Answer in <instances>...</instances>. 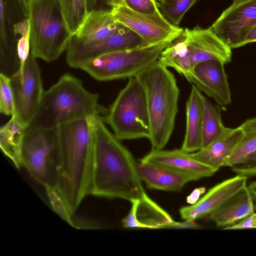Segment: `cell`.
<instances>
[{
    "label": "cell",
    "mask_w": 256,
    "mask_h": 256,
    "mask_svg": "<svg viewBox=\"0 0 256 256\" xmlns=\"http://www.w3.org/2000/svg\"><path fill=\"white\" fill-rule=\"evenodd\" d=\"M144 47L140 36L129 28L120 24L106 38L80 44L70 42L66 50V62L72 68H81L86 63L109 54Z\"/></svg>",
    "instance_id": "10"
},
{
    "label": "cell",
    "mask_w": 256,
    "mask_h": 256,
    "mask_svg": "<svg viewBox=\"0 0 256 256\" xmlns=\"http://www.w3.org/2000/svg\"><path fill=\"white\" fill-rule=\"evenodd\" d=\"M182 36L184 42V62L189 71L192 72L198 64L207 60H218L224 64L230 62L232 48L211 27L186 28Z\"/></svg>",
    "instance_id": "12"
},
{
    "label": "cell",
    "mask_w": 256,
    "mask_h": 256,
    "mask_svg": "<svg viewBox=\"0 0 256 256\" xmlns=\"http://www.w3.org/2000/svg\"><path fill=\"white\" fill-rule=\"evenodd\" d=\"M99 95L88 91L70 74L44 92L38 108L26 128L50 132L60 126L100 114Z\"/></svg>",
    "instance_id": "3"
},
{
    "label": "cell",
    "mask_w": 256,
    "mask_h": 256,
    "mask_svg": "<svg viewBox=\"0 0 256 256\" xmlns=\"http://www.w3.org/2000/svg\"><path fill=\"white\" fill-rule=\"evenodd\" d=\"M14 116L0 130V146L2 152L18 168L22 166L21 150L25 132Z\"/></svg>",
    "instance_id": "23"
},
{
    "label": "cell",
    "mask_w": 256,
    "mask_h": 256,
    "mask_svg": "<svg viewBox=\"0 0 256 256\" xmlns=\"http://www.w3.org/2000/svg\"><path fill=\"white\" fill-rule=\"evenodd\" d=\"M10 79L14 100L12 116L26 128L36 113L44 92L36 58L30 52Z\"/></svg>",
    "instance_id": "8"
},
{
    "label": "cell",
    "mask_w": 256,
    "mask_h": 256,
    "mask_svg": "<svg viewBox=\"0 0 256 256\" xmlns=\"http://www.w3.org/2000/svg\"><path fill=\"white\" fill-rule=\"evenodd\" d=\"M44 187L47 196L53 210L62 219L71 226L76 228V224L72 218L69 209L60 192L56 188L50 185L45 184Z\"/></svg>",
    "instance_id": "28"
},
{
    "label": "cell",
    "mask_w": 256,
    "mask_h": 256,
    "mask_svg": "<svg viewBox=\"0 0 256 256\" xmlns=\"http://www.w3.org/2000/svg\"><path fill=\"white\" fill-rule=\"evenodd\" d=\"M202 92L192 84L186 104V128L181 149L188 153L202 148Z\"/></svg>",
    "instance_id": "21"
},
{
    "label": "cell",
    "mask_w": 256,
    "mask_h": 256,
    "mask_svg": "<svg viewBox=\"0 0 256 256\" xmlns=\"http://www.w3.org/2000/svg\"><path fill=\"white\" fill-rule=\"evenodd\" d=\"M240 126L244 132L243 136L224 166L230 168L256 150V116L246 120Z\"/></svg>",
    "instance_id": "25"
},
{
    "label": "cell",
    "mask_w": 256,
    "mask_h": 256,
    "mask_svg": "<svg viewBox=\"0 0 256 256\" xmlns=\"http://www.w3.org/2000/svg\"><path fill=\"white\" fill-rule=\"evenodd\" d=\"M138 168L140 178L147 187L156 190L179 192L186 184L200 180L189 174L140 162Z\"/></svg>",
    "instance_id": "18"
},
{
    "label": "cell",
    "mask_w": 256,
    "mask_h": 256,
    "mask_svg": "<svg viewBox=\"0 0 256 256\" xmlns=\"http://www.w3.org/2000/svg\"><path fill=\"white\" fill-rule=\"evenodd\" d=\"M103 119L120 140L148 138L150 127L146 97L137 77L128 78Z\"/></svg>",
    "instance_id": "6"
},
{
    "label": "cell",
    "mask_w": 256,
    "mask_h": 256,
    "mask_svg": "<svg viewBox=\"0 0 256 256\" xmlns=\"http://www.w3.org/2000/svg\"><path fill=\"white\" fill-rule=\"evenodd\" d=\"M28 18L31 54L47 62L58 59L66 50L72 36L59 0L29 1Z\"/></svg>",
    "instance_id": "5"
},
{
    "label": "cell",
    "mask_w": 256,
    "mask_h": 256,
    "mask_svg": "<svg viewBox=\"0 0 256 256\" xmlns=\"http://www.w3.org/2000/svg\"><path fill=\"white\" fill-rule=\"evenodd\" d=\"M254 42H256V26L251 30L248 34L246 40V44Z\"/></svg>",
    "instance_id": "37"
},
{
    "label": "cell",
    "mask_w": 256,
    "mask_h": 256,
    "mask_svg": "<svg viewBox=\"0 0 256 256\" xmlns=\"http://www.w3.org/2000/svg\"><path fill=\"white\" fill-rule=\"evenodd\" d=\"M243 134L240 126L232 128H227L218 138L191 154L196 160L218 171L224 166Z\"/></svg>",
    "instance_id": "19"
},
{
    "label": "cell",
    "mask_w": 256,
    "mask_h": 256,
    "mask_svg": "<svg viewBox=\"0 0 256 256\" xmlns=\"http://www.w3.org/2000/svg\"><path fill=\"white\" fill-rule=\"evenodd\" d=\"M246 229H256V212H254L242 220L229 227L226 230Z\"/></svg>",
    "instance_id": "34"
},
{
    "label": "cell",
    "mask_w": 256,
    "mask_h": 256,
    "mask_svg": "<svg viewBox=\"0 0 256 256\" xmlns=\"http://www.w3.org/2000/svg\"><path fill=\"white\" fill-rule=\"evenodd\" d=\"M123 6L144 14H154L160 12L154 0H124Z\"/></svg>",
    "instance_id": "31"
},
{
    "label": "cell",
    "mask_w": 256,
    "mask_h": 256,
    "mask_svg": "<svg viewBox=\"0 0 256 256\" xmlns=\"http://www.w3.org/2000/svg\"><path fill=\"white\" fill-rule=\"evenodd\" d=\"M248 186L254 200L256 202V181L251 182Z\"/></svg>",
    "instance_id": "38"
},
{
    "label": "cell",
    "mask_w": 256,
    "mask_h": 256,
    "mask_svg": "<svg viewBox=\"0 0 256 256\" xmlns=\"http://www.w3.org/2000/svg\"><path fill=\"white\" fill-rule=\"evenodd\" d=\"M233 0L234 3H236V2H242L244 0Z\"/></svg>",
    "instance_id": "40"
},
{
    "label": "cell",
    "mask_w": 256,
    "mask_h": 256,
    "mask_svg": "<svg viewBox=\"0 0 256 256\" xmlns=\"http://www.w3.org/2000/svg\"><path fill=\"white\" fill-rule=\"evenodd\" d=\"M172 42L106 54L86 63L80 69L99 81L135 77L156 62Z\"/></svg>",
    "instance_id": "7"
},
{
    "label": "cell",
    "mask_w": 256,
    "mask_h": 256,
    "mask_svg": "<svg viewBox=\"0 0 256 256\" xmlns=\"http://www.w3.org/2000/svg\"><path fill=\"white\" fill-rule=\"evenodd\" d=\"M118 26L112 10L90 12L82 26L72 36L70 42L86 44L102 40L112 34Z\"/></svg>",
    "instance_id": "22"
},
{
    "label": "cell",
    "mask_w": 256,
    "mask_h": 256,
    "mask_svg": "<svg viewBox=\"0 0 256 256\" xmlns=\"http://www.w3.org/2000/svg\"><path fill=\"white\" fill-rule=\"evenodd\" d=\"M62 14L72 34L82 26L87 16L86 0H59Z\"/></svg>",
    "instance_id": "26"
},
{
    "label": "cell",
    "mask_w": 256,
    "mask_h": 256,
    "mask_svg": "<svg viewBox=\"0 0 256 256\" xmlns=\"http://www.w3.org/2000/svg\"><path fill=\"white\" fill-rule=\"evenodd\" d=\"M22 20L28 18V0H0Z\"/></svg>",
    "instance_id": "32"
},
{
    "label": "cell",
    "mask_w": 256,
    "mask_h": 256,
    "mask_svg": "<svg viewBox=\"0 0 256 256\" xmlns=\"http://www.w3.org/2000/svg\"><path fill=\"white\" fill-rule=\"evenodd\" d=\"M254 212V200L246 186L208 216L218 227L228 228Z\"/></svg>",
    "instance_id": "20"
},
{
    "label": "cell",
    "mask_w": 256,
    "mask_h": 256,
    "mask_svg": "<svg viewBox=\"0 0 256 256\" xmlns=\"http://www.w3.org/2000/svg\"><path fill=\"white\" fill-rule=\"evenodd\" d=\"M156 0V1H158V0Z\"/></svg>",
    "instance_id": "42"
},
{
    "label": "cell",
    "mask_w": 256,
    "mask_h": 256,
    "mask_svg": "<svg viewBox=\"0 0 256 256\" xmlns=\"http://www.w3.org/2000/svg\"><path fill=\"white\" fill-rule=\"evenodd\" d=\"M113 7L124 5V0H112Z\"/></svg>",
    "instance_id": "39"
},
{
    "label": "cell",
    "mask_w": 256,
    "mask_h": 256,
    "mask_svg": "<svg viewBox=\"0 0 256 256\" xmlns=\"http://www.w3.org/2000/svg\"><path fill=\"white\" fill-rule=\"evenodd\" d=\"M200 226L194 220H184L182 222L174 221L169 228H193L196 229L200 228Z\"/></svg>",
    "instance_id": "35"
},
{
    "label": "cell",
    "mask_w": 256,
    "mask_h": 256,
    "mask_svg": "<svg viewBox=\"0 0 256 256\" xmlns=\"http://www.w3.org/2000/svg\"><path fill=\"white\" fill-rule=\"evenodd\" d=\"M231 168L236 174L250 178L256 176V150L246 156L242 162Z\"/></svg>",
    "instance_id": "30"
},
{
    "label": "cell",
    "mask_w": 256,
    "mask_h": 256,
    "mask_svg": "<svg viewBox=\"0 0 256 256\" xmlns=\"http://www.w3.org/2000/svg\"><path fill=\"white\" fill-rule=\"evenodd\" d=\"M199 0H160L156 6L172 24L178 26L185 14Z\"/></svg>",
    "instance_id": "27"
},
{
    "label": "cell",
    "mask_w": 256,
    "mask_h": 256,
    "mask_svg": "<svg viewBox=\"0 0 256 256\" xmlns=\"http://www.w3.org/2000/svg\"><path fill=\"white\" fill-rule=\"evenodd\" d=\"M50 132L25 129L21 150L22 166L36 181L56 188Z\"/></svg>",
    "instance_id": "11"
},
{
    "label": "cell",
    "mask_w": 256,
    "mask_h": 256,
    "mask_svg": "<svg viewBox=\"0 0 256 256\" xmlns=\"http://www.w3.org/2000/svg\"><path fill=\"white\" fill-rule=\"evenodd\" d=\"M205 192L204 188H196L191 194L187 198V202L190 204L196 203L200 198L201 194Z\"/></svg>",
    "instance_id": "36"
},
{
    "label": "cell",
    "mask_w": 256,
    "mask_h": 256,
    "mask_svg": "<svg viewBox=\"0 0 256 256\" xmlns=\"http://www.w3.org/2000/svg\"><path fill=\"white\" fill-rule=\"evenodd\" d=\"M50 134L56 188L73 216L90 195L93 142L88 118L62 124Z\"/></svg>",
    "instance_id": "2"
},
{
    "label": "cell",
    "mask_w": 256,
    "mask_h": 256,
    "mask_svg": "<svg viewBox=\"0 0 256 256\" xmlns=\"http://www.w3.org/2000/svg\"><path fill=\"white\" fill-rule=\"evenodd\" d=\"M88 14L96 12L112 10V0H86Z\"/></svg>",
    "instance_id": "33"
},
{
    "label": "cell",
    "mask_w": 256,
    "mask_h": 256,
    "mask_svg": "<svg viewBox=\"0 0 256 256\" xmlns=\"http://www.w3.org/2000/svg\"><path fill=\"white\" fill-rule=\"evenodd\" d=\"M224 64L218 60H210L196 64L188 80L212 98L220 107L232 102L231 92Z\"/></svg>",
    "instance_id": "14"
},
{
    "label": "cell",
    "mask_w": 256,
    "mask_h": 256,
    "mask_svg": "<svg viewBox=\"0 0 256 256\" xmlns=\"http://www.w3.org/2000/svg\"><path fill=\"white\" fill-rule=\"evenodd\" d=\"M256 26V0L232 3L210 26L232 48L246 44V38Z\"/></svg>",
    "instance_id": "13"
},
{
    "label": "cell",
    "mask_w": 256,
    "mask_h": 256,
    "mask_svg": "<svg viewBox=\"0 0 256 256\" xmlns=\"http://www.w3.org/2000/svg\"><path fill=\"white\" fill-rule=\"evenodd\" d=\"M31 0H28V2L29 1H31Z\"/></svg>",
    "instance_id": "41"
},
{
    "label": "cell",
    "mask_w": 256,
    "mask_h": 256,
    "mask_svg": "<svg viewBox=\"0 0 256 256\" xmlns=\"http://www.w3.org/2000/svg\"><path fill=\"white\" fill-rule=\"evenodd\" d=\"M201 97L202 104V148L220 136L227 128L222 122L220 106L214 105L202 94Z\"/></svg>",
    "instance_id": "24"
},
{
    "label": "cell",
    "mask_w": 256,
    "mask_h": 256,
    "mask_svg": "<svg viewBox=\"0 0 256 256\" xmlns=\"http://www.w3.org/2000/svg\"><path fill=\"white\" fill-rule=\"evenodd\" d=\"M88 120L93 142L90 195L130 202L142 198L146 194L132 153L110 131L100 114Z\"/></svg>",
    "instance_id": "1"
},
{
    "label": "cell",
    "mask_w": 256,
    "mask_h": 256,
    "mask_svg": "<svg viewBox=\"0 0 256 256\" xmlns=\"http://www.w3.org/2000/svg\"><path fill=\"white\" fill-rule=\"evenodd\" d=\"M115 20L129 28L141 38L144 46L174 41L182 34V28L172 24L161 14H144L119 6L112 10Z\"/></svg>",
    "instance_id": "9"
},
{
    "label": "cell",
    "mask_w": 256,
    "mask_h": 256,
    "mask_svg": "<svg viewBox=\"0 0 256 256\" xmlns=\"http://www.w3.org/2000/svg\"><path fill=\"white\" fill-rule=\"evenodd\" d=\"M14 100L10 78L0 74V111L6 116H12Z\"/></svg>",
    "instance_id": "29"
},
{
    "label": "cell",
    "mask_w": 256,
    "mask_h": 256,
    "mask_svg": "<svg viewBox=\"0 0 256 256\" xmlns=\"http://www.w3.org/2000/svg\"><path fill=\"white\" fill-rule=\"evenodd\" d=\"M247 180L246 176L236 174L216 184L196 203L182 207L180 210L182 218L196 220L208 216L246 186Z\"/></svg>",
    "instance_id": "15"
},
{
    "label": "cell",
    "mask_w": 256,
    "mask_h": 256,
    "mask_svg": "<svg viewBox=\"0 0 256 256\" xmlns=\"http://www.w3.org/2000/svg\"><path fill=\"white\" fill-rule=\"evenodd\" d=\"M130 202V210L122 220L124 228L152 229L169 228L174 221L147 194L141 199Z\"/></svg>",
    "instance_id": "17"
},
{
    "label": "cell",
    "mask_w": 256,
    "mask_h": 256,
    "mask_svg": "<svg viewBox=\"0 0 256 256\" xmlns=\"http://www.w3.org/2000/svg\"><path fill=\"white\" fill-rule=\"evenodd\" d=\"M140 162L189 174L199 179L211 176L217 172L196 160L192 156L191 153L186 152L181 148L172 150H152Z\"/></svg>",
    "instance_id": "16"
},
{
    "label": "cell",
    "mask_w": 256,
    "mask_h": 256,
    "mask_svg": "<svg viewBox=\"0 0 256 256\" xmlns=\"http://www.w3.org/2000/svg\"><path fill=\"white\" fill-rule=\"evenodd\" d=\"M146 94L152 150H162L174 128L180 90L168 68L158 60L136 76Z\"/></svg>",
    "instance_id": "4"
}]
</instances>
